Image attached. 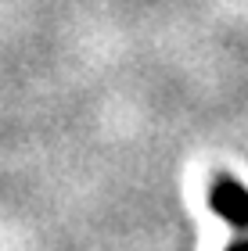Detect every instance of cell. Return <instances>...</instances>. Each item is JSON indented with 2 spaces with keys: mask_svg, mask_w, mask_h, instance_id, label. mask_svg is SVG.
<instances>
[{
  "mask_svg": "<svg viewBox=\"0 0 248 251\" xmlns=\"http://www.w3.org/2000/svg\"><path fill=\"white\" fill-rule=\"evenodd\" d=\"M209 201L230 226H248V190L230 176H220L209 190Z\"/></svg>",
  "mask_w": 248,
  "mask_h": 251,
  "instance_id": "1",
  "label": "cell"
},
{
  "mask_svg": "<svg viewBox=\"0 0 248 251\" xmlns=\"http://www.w3.org/2000/svg\"><path fill=\"white\" fill-rule=\"evenodd\" d=\"M230 251H248V241H241V244H234Z\"/></svg>",
  "mask_w": 248,
  "mask_h": 251,
  "instance_id": "2",
  "label": "cell"
}]
</instances>
